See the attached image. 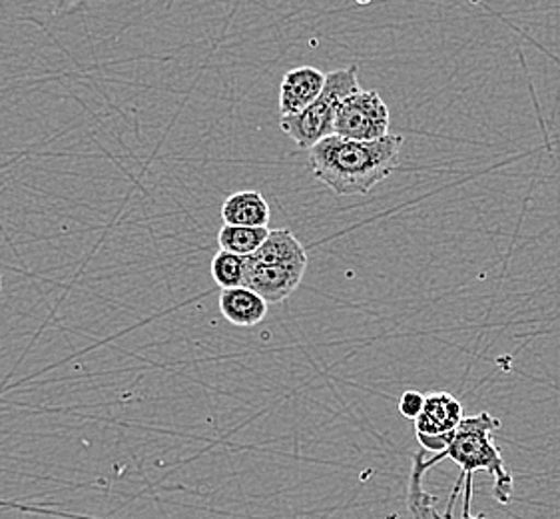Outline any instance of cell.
Returning <instances> with one entry per match:
<instances>
[{"instance_id":"cell-1","label":"cell","mask_w":560,"mask_h":519,"mask_svg":"<svg viewBox=\"0 0 560 519\" xmlns=\"http://www.w3.org/2000/svg\"><path fill=\"white\" fill-rule=\"evenodd\" d=\"M404 136L373 142L331 135L310 150V169L337 196H365L399 166Z\"/></svg>"},{"instance_id":"cell-2","label":"cell","mask_w":560,"mask_h":519,"mask_svg":"<svg viewBox=\"0 0 560 519\" xmlns=\"http://www.w3.org/2000/svg\"><path fill=\"white\" fill-rule=\"evenodd\" d=\"M501 428V419L494 418L489 412H481L471 418L460 422L459 428L455 429V436L451 446L443 453L433 455L425 460L421 453V465L423 470H431L435 463L443 460H451L460 468L459 480L455 482L453 494L448 497L447 509L443 519H453L455 499L459 496L460 489H465V501H463V519H482V516H472V475L477 472H487L493 475V496L499 504H511L513 499V475L504 465L503 455L499 452L493 440V434Z\"/></svg>"},{"instance_id":"cell-3","label":"cell","mask_w":560,"mask_h":519,"mask_svg":"<svg viewBox=\"0 0 560 519\" xmlns=\"http://www.w3.org/2000/svg\"><path fill=\"white\" fill-rule=\"evenodd\" d=\"M307 264V252L293 232L285 228L271 230L261 249L247 256L246 288L268 304H280L298 290Z\"/></svg>"},{"instance_id":"cell-4","label":"cell","mask_w":560,"mask_h":519,"mask_svg":"<svg viewBox=\"0 0 560 519\" xmlns=\"http://www.w3.org/2000/svg\"><path fill=\"white\" fill-rule=\"evenodd\" d=\"M358 65L339 68L327 74V82L319 99L295 116H281L280 128L302 150H312L327 136L334 135L337 111L359 89Z\"/></svg>"},{"instance_id":"cell-5","label":"cell","mask_w":560,"mask_h":519,"mask_svg":"<svg viewBox=\"0 0 560 519\" xmlns=\"http://www.w3.org/2000/svg\"><path fill=\"white\" fill-rule=\"evenodd\" d=\"M334 135L373 142L389 135V108L380 92L359 91L339 106Z\"/></svg>"},{"instance_id":"cell-6","label":"cell","mask_w":560,"mask_h":519,"mask_svg":"<svg viewBox=\"0 0 560 519\" xmlns=\"http://www.w3.org/2000/svg\"><path fill=\"white\" fill-rule=\"evenodd\" d=\"M327 74L315 67H298L285 72L280 86L281 116H295L314 104L324 92Z\"/></svg>"},{"instance_id":"cell-7","label":"cell","mask_w":560,"mask_h":519,"mask_svg":"<svg viewBox=\"0 0 560 519\" xmlns=\"http://www.w3.org/2000/svg\"><path fill=\"white\" fill-rule=\"evenodd\" d=\"M463 406L459 400L448 392H433L425 397V407L421 416L415 419V434L443 436L459 428Z\"/></svg>"},{"instance_id":"cell-8","label":"cell","mask_w":560,"mask_h":519,"mask_svg":"<svg viewBox=\"0 0 560 519\" xmlns=\"http://www.w3.org/2000/svg\"><path fill=\"white\" fill-rule=\"evenodd\" d=\"M268 302L259 293L246 286L222 290L220 293V312L222 316L237 327L258 326L268 316Z\"/></svg>"},{"instance_id":"cell-9","label":"cell","mask_w":560,"mask_h":519,"mask_svg":"<svg viewBox=\"0 0 560 519\" xmlns=\"http://www.w3.org/2000/svg\"><path fill=\"white\" fill-rule=\"evenodd\" d=\"M269 218L268 200L256 191L232 194L222 204V220L228 227L268 228Z\"/></svg>"},{"instance_id":"cell-10","label":"cell","mask_w":560,"mask_h":519,"mask_svg":"<svg viewBox=\"0 0 560 519\" xmlns=\"http://www.w3.org/2000/svg\"><path fill=\"white\" fill-rule=\"evenodd\" d=\"M269 228L228 227L224 224L218 232V244L220 250L240 254V256H252L256 254L261 244L268 240Z\"/></svg>"},{"instance_id":"cell-11","label":"cell","mask_w":560,"mask_h":519,"mask_svg":"<svg viewBox=\"0 0 560 519\" xmlns=\"http://www.w3.org/2000/svg\"><path fill=\"white\" fill-rule=\"evenodd\" d=\"M210 272H212L213 282L218 284L222 290L242 288L246 286L247 256L220 250L213 256Z\"/></svg>"},{"instance_id":"cell-12","label":"cell","mask_w":560,"mask_h":519,"mask_svg":"<svg viewBox=\"0 0 560 519\" xmlns=\"http://www.w3.org/2000/svg\"><path fill=\"white\" fill-rule=\"evenodd\" d=\"M423 475L425 470L421 465V453H415L413 472L409 480V509L415 519H443V516H439L438 506H435L438 499L423 489Z\"/></svg>"},{"instance_id":"cell-13","label":"cell","mask_w":560,"mask_h":519,"mask_svg":"<svg viewBox=\"0 0 560 519\" xmlns=\"http://www.w3.org/2000/svg\"><path fill=\"white\" fill-rule=\"evenodd\" d=\"M425 397L427 395L419 394V392H415V390L404 392L401 400H399V412H401V416L409 419L419 418L421 412H423V407H425Z\"/></svg>"},{"instance_id":"cell-14","label":"cell","mask_w":560,"mask_h":519,"mask_svg":"<svg viewBox=\"0 0 560 519\" xmlns=\"http://www.w3.org/2000/svg\"><path fill=\"white\" fill-rule=\"evenodd\" d=\"M453 436H455V431H451V434H443V436L417 434V441L421 443V448H423V450H427V452H433L438 455V453H443L447 450L448 446H451V440H453Z\"/></svg>"},{"instance_id":"cell-15","label":"cell","mask_w":560,"mask_h":519,"mask_svg":"<svg viewBox=\"0 0 560 519\" xmlns=\"http://www.w3.org/2000/svg\"><path fill=\"white\" fill-rule=\"evenodd\" d=\"M0 290H2V274H0Z\"/></svg>"}]
</instances>
